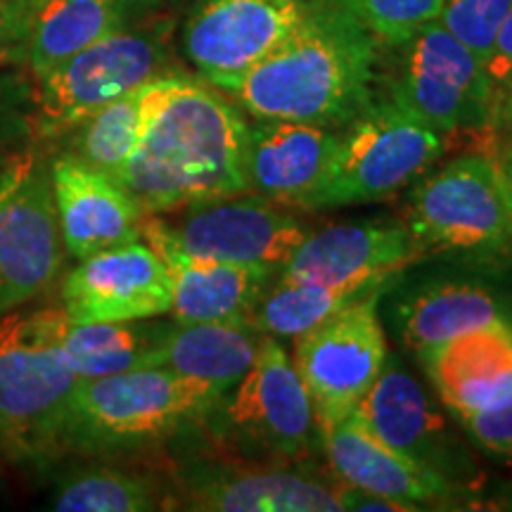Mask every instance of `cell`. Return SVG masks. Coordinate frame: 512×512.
<instances>
[{
	"mask_svg": "<svg viewBox=\"0 0 512 512\" xmlns=\"http://www.w3.org/2000/svg\"><path fill=\"white\" fill-rule=\"evenodd\" d=\"M249 124L211 83L159 74L136 150L114 176L145 216L247 195Z\"/></svg>",
	"mask_w": 512,
	"mask_h": 512,
	"instance_id": "1",
	"label": "cell"
},
{
	"mask_svg": "<svg viewBox=\"0 0 512 512\" xmlns=\"http://www.w3.org/2000/svg\"><path fill=\"white\" fill-rule=\"evenodd\" d=\"M380 41L339 0H309L299 27L219 91L254 119L347 124L370 102Z\"/></svg>",
	"mask_w": 512,
	"mask_h": 512,
	"instance_id": "2",
	"label": "cell"
},
{
	"mask_svg": "<svg viewBox=\"0 0 512 512\" xmlns=\"http://www.w3.org/2000/svg\"><path fill=\"white\" fill-rule=\"evenodd\" d=\"M339 136L328 174L304 209H337L392 197L425 174L446 150V136L399 102L387 98L363 107Z\"/></svg>",
	"mask_w": 512,
	"mask_h": 512,
	"instance_id": "3",
	"label": "cell"
},
{
	"mask_svg": "<svg viewBox=\"0 0 512 512\" xmlns=\"http://www.w3.org/2000/svg\"><path fill=\"white\" fill-rule=\"evenodd\" d=\"M79 384L50 339L46 311L0 316V434L17 456H43L67 441Z\"/></svg>",
	"mask_w": 512,
	"mask_h": 512,
	"instance_id": "4",
	"label": "cell"
},
{
	"mask_svg": "<svg viewBox=\"0 0 512 512\" xmlns=\"http://www.w3.org/2000/svg\"><path fill=\"white\" fill-rule=\"evenodd\" d=\"M216 403L202 384L162 366L91 377L81 380L72 396L67 441L88 446L155 441Z\"/></svg>",
	"mask_w": 512,
	"mask_h": 512,
	"instance_id": "5",
	"label": "cell"
},
{
	"mask_svg": "<svg viewBox=\"0 0 512 512\" xmlns=\"http://www.w3.org/2000/svg\"><path fill=\"white\" fill-rule=\"evenodd\" d=\"M392 50L396 62L389 98L446 138L458 133L494 138L484 62L439 19Z\"/></svg>",
	"mask_w": 512,
	"mask_h": 512,
	"instance_id": "6",
	"label": "cell"
},
{
	"mask_svg": "<svg viewBox=\"0 0 512 512\" xmlns=\"http://www.w3.org/2000/svg\"><path fill=\"white\" fill-rule=\"evenodd\" d=\"M406 226L427 249H503L512 204L501 162L472 152L427 174L411 192Z\"/></svg>",
	"mask_w": 512,
	"mask_h": 512,
	"instance_id": "7",
	"label": "cell"
},
{
	"mask_svg": "<svg viewBox=\"0 0 512 512\" xmlns=\"http://www.w3.org/2000/svg\"><path fill=\"white\" fill-rule=\"evenodd\" d=\"M380 290L294 337L292 363L309 392L318 432L354 413L387 363V342L377 318Z\"/></svg>",
	"mask_w": 512,
	"mask_h": 512,
	"instance_id": "8",
	"label": "cell"
},
{
	"mask_svg": "<svg viewBox=\"0 0 512 512\" xmlns=\"http://www.w3.org/2000/svg\"><path fill=\"white\" fill-rule=\"evenodd\" d=\"M62 254L50 166L17 157L0 171V316L48 292Z\"/></svg>",
	"mask_w": 512,
	"mask_h": 512,
	"instance_id": "9",
	"label": "cell"
},
{
	"mask_svg": "<svg viewBox=\"0 0 512 512\" xmlns=\"http://www.w3.org/2000/svg\"><path fill=\"white\" fill-rule=\"evenodd\" d=\"M164 38L157 31L117 29L41 79L38 126L48 136L76 131L121 95L162 74Z\"/></svg>",
	"mask_w": 512,
	"mask_h": 512,
	"instance_id": "10",
	"label": "cell"
},
{
	"mask_svg": "<svg viewBox=\"0 0 512 512\" xmlns=\"http://www.w3.org/2000/svg\"><path fill=\"white\" fill-rule=\"evenodd\" d=\"M228 430L240 444L278 460H304L318 430L309 392L278 337L261 335L252 368L226 403Z\"/></svg>",
	"mask_w": 512,
	"mask_h": 512,
	"instance_id": "11",
	"label": "cell"
},
{
	"mask_svg": "<svg viewBox=\"0 0 512 512\" xmlns=\"http://www.w3.org/2000/svg\"><path fill=\"white\" fill-rule=\"evenodd\" d=\"M181 252L197 259L261 268H283L297 252L306 230L280 202L266 197H221L190 207L181 226H166Z\"/></svg>",
	"mask_w": 512,
	"mask_h": 512,
	"instance_id": "12",
	"label": "cell"
},
{
	"mask_svg": "<svg viewBox=\"0 0 512 512\" xmlns=\"http://www.w3.org/2000/svg\"><path fill=\"white\" fill-rule=\"evenodd\" d=\"M306 10L309 0H195L183 50L204 81L221 88L273 53Z\"/></svg>",
	"mask_w": 512,
	"mask_h": 512,
	"instance_id": "13",
	"label": "cell"
},
{
	"mask_svg": "<svg viewBox=\"0 0 512 512\" xmlns=\"http://www.w3.org/2000/svg\"><path fill=\"white\" fill-rule=\"evenodd\" d=\"M62 309L74 323L147 320L171 311V275L145 240L86 256L62 285Z\"/></svg>",
	"mask_w": 512,
	"mask_h": 512,
	"instance_id": "14",
	"label": "cell"
},
{
	"mask_svg": "<svg viewBox=\"0 0 512 512\" xmlns=\"http://www.w3.org/2000/svg\"><path fill=\"white\" fill-rule=\"evenodd\" d=\"M430 249L415 240L408 226L389 223H335L309 233L290 261L280 268L285 278L306 280L335 290H380Z\"/></svg>",
	"mask_w": 512,
	"mask_h": 512,
	"instance_id": "15",
	"label": "cell"
},
{
	"mask_svg": "<svg viewBox=\"0 0 512 512\" xmlns=\"http://www.w3.org/2000/svg\"><path fill=\"white\" fill-rule=\"evenodd\" d=\"M50 185L64 249L76 259L140 240L143 209L114 176L67 155L50 164Z\"/></svg>",
	"mask_w": 512,
	"mask_h": 512,
	"instance_id": "16",
	"label": "cell"
},
{
	"mask_svg": "<svg viewBox=\"0 0 512 512\" xmlns=\"http://www.w3.org/2000/svg\"><path fill=\"white\" fill-rule=\"evenodd\" d=\"M140 240L155 249L169 268V313H174L178 325L252 320L271 273L185 254L171 242L166 223L150 216H145L140 226Z\"/></svg>",
	"mask_w": 512,
	"mask_h": 512,
	"instance_id": "17",
	"label": "cell"
},
{
	"mask_svg": "<svg viewBox=\"0 0 512 512\" xmlns=\"http://www.w3.org/2000/svg\"><path fill=\"white\" fill-rule=\"evenodd\" d=\"M320 439L339 484L418 510H422V503L446 501L456 494L458 484L453 479L387 446L354 415L320 430Z\"/></svg>",
	"mask_w": 512,
	"mask_h": 512,
	"instance_id": "18",
	"label": "cell"
},
{
	"mask_svg": "<svg viewBox=\"0 0 512 512\" xmlns=\"http://www.w3.org/2000/svg\"><path fill=\"white\" fill-rule=\"evenodd\" d=\"M249 126L245 171L249 192L280 204L304 202L328 174L337 133L325 124L287 119H256Z\"/></svg>",
	"mask_w": 512,
	"mask_h": 512,
	"instance_id": "19",
	"label": "cell"
},
{
	"mask_svg": "<svg viewBox=\"0 0 512 512\" xmlns=\"http://www.w3.org/2000/svg\"><path fill=\"white\" fill-rule=\"evenodd\" d=\"M427 375L460 420L512 394V323L508 318L467 330L422 356Z\"/></svg>",
	"mask_w": 512,
	"mask_h": 512,
	"instance_id": "20",
	"label": "cell"
},
{
	"mask_svg": "<svg viewBox=\"0 0 512 512\" xmlns=\"http://www.w3.org/2000/svg\"><path fill=\"white\" fill-rule=\"evenodd\" d=\"M351 415L387 446L448 477L456 453L451 432L415 377L401 370L399 363H384Z\"/></svg>",
	"mask_w": 512,
	"mask_h": 512,
	"instance_id": "21",
	"label": "cell"
},
{
	"mask_svg": "<svg viewBox=\"0 0 512 512\" xmlns=\"http://www.w3.org/2000/svg\"><path fill=\"white\" fill-rule=\"evenodd\" d=\"M188 508L207 512H339L337 486L287 470H223L192 479Z\"/></svg>",
	"mask_w": 512,
	"mask_h": 512,
	"instance_id": "22",
	"label": "cell"
},
{
	"mask_svg": "<svg viewBox=\"0 0 512 512\" xmlns=\"http://www.w3.org/2000/svg\"><path fill=\"white\" fill-rule=\"evenodd\" d=\"M46 325L67 366L81 380L136 368H157L159 347L169 332V328L145 325L140 320L74 323L64 309H48Z\"/></svg>",
	"mask_w": 512,
	"mask_h": 512,
	"instance_id": "23",
	"label": "cell"
},
{
	"mask_svg": "<svg viewBox=\"0 0 512 512\" xmlns=\"http://www.w3.org/2000/svg\"><path fill=\"white\" fill-rule=\"evenodd\" d=\"M261 332L245 320L178 325L159 347V366L202 384L221 401L252 368Z\"/></svg>",
	"mask_w": 512,
	"mask_h": 512,
	"instance_id": "24",
	"label": "cell"
},
{
	"mask_svg": "<svg viewBox=\"0 0 512 512\" xmlns=\"http://www.w3.org/2000/svg\"><path fill=\"white\" fill-rule=\"evenodd\" d=\"M27 57L38 79L69 57L121 29L128 0H27Z\"/></svg>",
	"mask_w": 512,
	"mask_h": 512,
	"instance_id": "25",
	"label": "cell"
},
{
	"mask_svg": "<svg viewBox=\"0 0 512 512\" xmlns=\"http://www.w3.org/2000/svg\"><path fill=\"white\" fill-rule=\"evenodd\" d=\"M494 294L472 283L422 287L399 309L401 339L420 358L467 330L503 320Z\"/></svg>",
	"mask_w": 512,
	"mask_h": 512,
	"instance_id": "26",
	"label": "cell"
},
{
	"mask_svg": "<svg viewBox=\"0 0 512 512\" xmlns=\"http://www.w3.org/2000/svg\"><path fill=\"white\" fill-rule=\"evenodd\" d=\"M363 294L368 292L335 290V287L280 275L278 283L261 294L249 323L261 335L299 337L302 332H309L323 323L325 318L335 316L339 309L361 299Z\"/></svg>",
	"mask_w": 512,
	"mask_h": 512,
	"instance_id": "27",
	"label": "cell"
},
{
	"mask_svg": "<svg viewBox=\"0 0 512 512\" xmlns=\"http://www.w3.org/2000/svg\"><path fill=\"white\" fill-rule=\"evenodd\" d=\"M150 83L121 95L76 128V157L105 174L117 176L131 152L136 150L150 112Z\"/></svg>",
	"mask_w": 512,
	"mask_h": 512,
	"instance_id": "28",
	"label": "cell"
},
{
	"mask_svg": "<svg viewBox=\"0 0 512 512\" xmlns=\"http://www.w3.org/2000/svg\"><path fill=\"white\" fill-rule=\"evenodd\" d=\"M152 479L121 470H83L67 477L53 496L57 512H147L162 508Z\"/></svg>",
	"mask_w": 512,
	"mask_h": 512,
	"instance_id": "29",
	"label": "cell"
},
{
	"mask_svg": "<svg viewBox=\"0 0 512 512\" xmlns=\"http://www.w3.org/2000/svg\"><path fill=\"white\" fill-rule=\"evenodd\" d=\"M380 46L394 48L425 24L437 22L444 0H339Z\"/></svg>",
	"mask_w": 512,
	"mask_h": 512,
	"instance_id": "30",
	"label": "cell"
},
{
	"mask_svg": "<svg viewBox=\"0 0 512 512\" xmlns=\"http://www.w3.org/2000/svg\"><path fill=\"white\" fill-rule=\"evenodd\" d=\"M510 12L512 0H444L439 22L486 62Z\"/></svg>",
	"mask_w": 512,
	"mask_h": 512,
	"instance_id": "31",
	"label": "cell"
},
{
	"mask_svg": "<svg viewBox=\"0 0 512 512\" xmlns=\"http://www.w3.org/2000/svg\"><path fill=\"white\" fill-rule=\"evenodd\" d=\"M484 69L491 91V133L498 138V133L512 128V12L498 31Z\"/></svg>",
	"mask_w": 512,
	"mask_h": 512,
	"instance_id": "32",
	"label": "cell"
},
{
	"mask_svg": "<svg viewBox=\"0 0 512 512\" xmlns=\"http://www.w3.org/2000/svg\"><path fill=\"white\" fill-rule=\"evenodd\" d=\"M465 430L486 453L512 460V394L496 406L463 415Z\"/></svg>",
	"mask_w": 512,
	"mask_h": 512,
	"instance_id": "33",
	"label": "cell"
},
{
	"mask_svg": "<svg viewBox=\"0 0 512 512\" xmlns=\"http://www.w3.org/2000/svg\"><path fill=\"white\" fill-rule=\"evenodd\" d=\"M29 3L27 0H0V67L27 57Z\"/></svg>",
	"mask_w": 512,
	"mask_h": 512,
	"instance_id": "34",
	"label": "cell"
},
{
	"mask_svg": "<svg viewBox=\"0 0 512 512\" xmlns=\"http://www.w3.org/2000/svg\"><path fill=\"white\" fill-rule=\"evenodd\" d=\"M503 174H505V183H508V192H510V204H512V128L508 131V147H505V157H503Z\"/></svg>",
	"mask_w": 512,
	"mask_h": 512,
	"instance_id": "35",
	"label": "cell"
},
{
	"mask_svg": "<svg viewBox=\"0 0 512 512\" xmlns=\"http://www.w3.org/2000/svg\"><path fill=\"white\" fill-rule=\"evenodd\" d=\"M128 3H136V5H155L159 0H128Z\"/></svg>",
	"mask_w": 512,
	"mask_h": 512,
	"instance_id": "36",
	"label": "cell"
},
{
	"mask_svg": "<svg viewBox=\"0 0 512 512\" xmlns=\"http://www.w3.org/2000/svg\"><path fill=\"white\" fill-rule=\"evenodd\" d=\"M505 501H508V505H505V508H512V486H510V491H508V498H505Z\"/></svg>",
	"mask_w": 512,
	"mask_h": 512,
	"instance_id": "37",
	"label": "cell"
}]
</instances>
